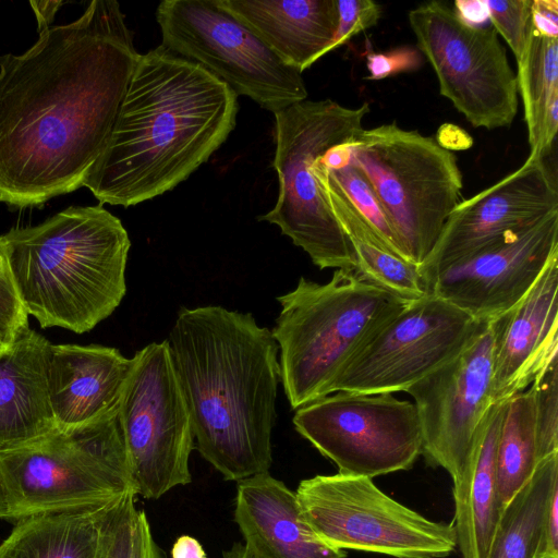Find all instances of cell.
<instances>
[{
  "label": "cell",
  "instance_id": "obj_35",
  "mask_svg": "<svg viewBox=\"0 0 558 558\" xmlns=\"http://www.w3.org/2000/svg\"><path fill=\"white\" fill-rule=\"evenodd\" d=\"M369 80H381L392 74L415 70L421 64V54L411 47H400L387 52H372L366 57Z\"/></svg>",
  "mask_w": 558,
  "mask_h": 558
},
{
  "label": "cell",
  "instance_id": "obj_31",
  "mask_svg": "<svg viewBox=\"0 0 558 558\" xmlns=\"http://www.w3.org/2000/svg\"><path fill=\"white\" fill-rule=\"evenodd\" d=\"M136 495L126 494L109 507L101 522L97 558H130Z\"/></svg>",
  "mask_w": 558,
  "mask_h": 558
},
{
  "label": "cell",
  "instance_id": "obj_2",
  "mask_svg": "<svg viewBox=\"0 0 558 558\" xmlns=\"http://www.w3.org/2000/svg\"><path fill=\"white\" fill-rule=\"evenodd\" d=\"M238 95L159 45L140 54L108 142L86 174L99 204L129 207L186 180L233 131Z\"/></svg>",
  "mask_w": 558,
  "mask_h": 558
},
{
  "label": "cell",
  "instance_id": "obj_36",
  "mask_svg": "<svg viewBox=\"0 0 558 558\" xmlns=\"http://www.w3.org/2000/svg\"><path fill=\"white\" fill-rule=\"evenodd\" d=\"M535 558H558V485L549 496Z\"/></svg>",
  "mask_w": 558,
  "mask_h": 558
},
{
  "label": "cell",
  "instance_id": "obj_16",
  "mask_svg": "<svg viewBox=\"0 0 558 558\" xmlns=\"http://www.w3.org/2000/svg\"><path fill=\"white\" fill-rule=\"evenodd\" d=\"M545 156L530 151L515 171L457 205L418 266L426 287L450 265L558 213L557 175L546 165Z\"/></svg>",
  "mask_w": 558,
  "mask_h": 558
},
{
  "label": "cell",
  "instance_id": "obj_13",
  "mask_svg": "<svg viewBox=\"0 0 558 558\" xmlns=\"http://www.w3.org/2000/svg\"><path fill=\"white\" fill-rule=\"evenodd\" d=\"M293 424L343 475L405 471L422 454L415 404L392 393L337 391L298 409Z\"/></svg>",
  "mask_w": 558,
  "mask_h": 558
},
{
  "label": "cell",
  "instance_id": "obj_11",
  "mask_svg": "<svg viewBox=\"0 0 558 558\" xmlns=\"http://www.w3.org/2000/svg\"><path fill=\"white\" fill-rule=\"evenodd\" d=\"M409 23L436 74L439 93L474 128L512 124L518 113L517 77L492 25L471 24L444 1L411 10Z\"/></svg>",
  "mask_w": 558,
  "mask_h": 558
},
{
  "label": "cell",
  "instance_id": "obj_15",
  "mask_svg": "<svg viewBox=\"0 0 558 558\" xmlns=\"http://www.w3.org/2000/svg\"><path fill=\"white\" fill-rule=\"evenodd\" d=\"M494 335L490 319L460 353L409 387L414 399L422 454L452 482L471 454L490 405Z\"/></svg>",
  "mask_w": 558,
  "mask_h": 558
},
{
  "label": "cell",
  "instance_id": "obj_42",
  "mask_svg": "<svg viewBox=\"0 0 558 558\" xmlns=\"http://www.w3.org/2000/svg\"><path fill=\"white\" fill-rule=\"evenodd\" d=\"M454 9L459 15L471 24L478 25L487 19V11L483 1H456Z\"/></svg>",
  "mask_w": 558,
  "mask_h": 558
},
{
  "label": "cell",
  "instance_id": "obj_45",
  "mask_svg": "<svg viewBox=\"0 0 558 558\" xmlns=\"http://www.w3.org/2000/svg\"><path fill=\"white\" fill-rule=\"evenodd\" d=\"M1 350H2V349L0 348V352H1Z\"/></svg>",
  "mask_w": 558,
  "mask_h": 558
},
{
  "label": "cell",
  "instance_id": "obj_5",
  "mask_svg": "<svg viewBox=\"0 0 558 558\" xmlns=\"http://www.w3.org/2000/svg\"><path fill=\"white\" fill-rule=\"evenodd\" d=\"M277 300L281 311L271 332L293 410L330 395L357 351L410 303L347 269L326 283L301 277Z\"/></svg>",
  "mask_w": 558,
  "mask_h": 558
},
{
  "label": "cell",
  "instance_id": "obj_41",
  "mask_svg": "<svg viewBox=\"0 0 558 558\" xmlns=\"http://www.w3.org/2000/svg\"><path fill=\"white\" fill-rule=\"evenodd\" d=\"M172 558H208L201 543L190 536L182 535L177 538L171 549Z\"/></svg>",
  "mask_w": 558,
  "mask_h": 558
},
{
  "label": "cell",
  "instance_id": "obj_14",
  "mask_svg": "<svg viewBox=\"0 0 558 558\" xmlns=\"http://www.w3.org/2000/svg\"><path fill=\"white\" fill-rule=\"evenodd\" d=\"M483 322L432 293L412 301L357 351L331 393L405 392L460 353Z\"/></svg>",
  "mask_w": 558,
  "mask_h": 558
},
{
  "label": "cell",
  "instance_id": "obj_4",
  "mask_svg": "<svg viewBox=\"0 0 558 558\" xmlns=\"http://www.w3.org/2000/svg\"><path fill=\"white\" fill-rule=\"evenodd\" d=\"M2 238L22 304L43 328L87 332L126 293L131 241L121 220L100 204L70 206Z\"/></svg>",
  "mask_w": 558,
  "mask_h": 558
},
{
  "label": "cell",
  "instance_id": "obj_6",
  "mask_svg": "<svg viewBox=\"0 0 558 558\" xmlns=\"http://www.w3.org/2000/svg\"><path fill=\"white\" fill-rule=\"evenodd\" d=\"M368 112L367 102L349 108L331 99H305L274 113L279 194L274 208L258 220L278 226L319 269L355 270L356 263L314 167L335 146L354 142Z\"/></svg>",
  "mask_w": 558,
  "mask_h": 558
},
{
  "label": "cell",
  "instance_id": "obj_27",
  "mask_svg": "<svg viewBox=\"0 0 558 558\" xmlns=\"http://www.w3.org/2000/svg\"><path fill=\"white\" fill-rule=\"evenodd\" d=\"M558 485V451L539 461L502 509L487 558H535L545 509Z\"/></svg>",
  "mask_w": 558,
  "mask_h": 558
},
{
  "label": "cell",
  "instance_id": "obj_40",
  "mask_svg": "<svg viewBox=\"0 0 558 558\" xmlns=\"http://www.w3.org/2000/svg\"><path fill=\"white\" fill-rule=\"evenodd\" d=\"M63 3L64 2L60 0H41L29 2L37 20L38 32H41L51 26L56 13Z\"/></svg>",
  "mask_w": 558,
  "mask_h": 558
},
{
  "label": "cell",
  "instance_id": "obj_20",
  "mask_svg": "<svg viewBox=\"0 0 558 558\" xmlns=\"http://www.w3.org/2000/svg\"><path fill=\"white\" fill-rule=\"evenodd\" d=\"M234 522L256 558H347L314 532L295 493L268 472L238 482Z\"/></svg>",
  "mask_w": 558,
  "mask_h": 558
},
{
  "label": "cell",
  "instance_id": "obj_19",
  "mask_svg": "<svg viewBox=\"0 0 558 558\" xmlns=\"http://www.w3.org/2000/svg\"><path fill=\"white\" fill-rule=\"evenodd\" d=\"M132 365L116 348L49 343L47 378L57 427L118 413Z\"/></svg>",
  "mask_w": 558,
  "mask_h": 558
},
{
  "label": "cell",
  "instance_id": "obj_12",
  "mask_svg": "<svg viewBox=\"0 0 558 558\" xmlns=\"http://www.w3.org/2000/svg\"><path fill=\"white\" fill-rule=\"evenodd\" d=\"M118 416L137 496L158 499L192 482L194 433L167 340L137 351Z\"/></svg>",
  "mask_w": 558,
  "mask_h": 558
},
{
  "label": "cell",
  "instance_id": "obj_23",
  "mask_svg": "<svg viewBox=\"0 0 558 558\" xmlns=\"http://www.w3.org/2000/svg\"><path fill=\"white\" fill-rule=\"evenodd\" d=\"M505 401L494 402L475 446L453 481L451 522L462 558H487L501 510L496 484V448Z\"/></svg>",
  "mask_w": 558,
  "mask_h": 558
},
{
  "label": "cell",
  "instance_id": "obj_44",
  "mask_svg": "<svg viewBox=\"0 0 558 558\" xmlns=\"http://www.w3.org/2000/svg\"><path fill=\"white\" fill-rule=\"evenodd\" d=\"M8 512H9L8 497H7V492H5L4 483L2 480V475L0 472V519H8Z\"/></svg>",
  "mask_w": 558,
  "mask_h": 558
},
{
  "label": "cell",
  "instance_id": "obj_39",
  "mask_svg": "<svg viewBox=\"0 0 558 558\" xmlns=\"http://www.w3.org/2000/svg\"><path fill=\"white\" fill-rule=\"evenodd\" d=\"M436 142L442 148L451 150H465L472 147V136L460 126L452 123H444L439 126Z\"/></svg>",
  "mask_w": 558,
  "mask_h": 558
},
{
  "label": "cell",
  "instance_id": "obj_34",
  "mask_svg": "<svg viewBox=\"0 0 558 558\" xmlns=\"http://www.w3.org/2000/svg\"><path fill=\"white\" fill-rule=\"evenodd\" d=\"M335 4L337 27L328 52L376 25L384 11L383 5L372 0H335Z\"/></svg>",
  "mask_w": 558,
  "mask_h": 558
},
{
  "label": "cell",
  "instance_id": "obj_9",
  "mask_svg": "<svg viewBox=\"0 0 558 558\" xmlns=\"http://www.w3.org/2000/svg\"><path fill=\"white\" fill-rule=\"evenodd\" d=\"M156 19L161 46L202 65L238 96L272 113L307 98L302 73L283 63L220 0H165Z\"/></svg>",
  "mask_w": 558,
  "mask_h": 558
},
{
  "label": "cell",
  "instance_id": "obj_1",
  "mask_svg": "<svg viewBox=\"0 0 558 558\" xmlns=\"http://www.w3.org/2000/svg\"><path fill=\"white\" fill-rule=\"evenodd\" d=\"M140 53L117 1L93 0L21 54L0 56V203L38 207L83 186Z\"/></svg>",
  "mask_w": 558,
  "mask_h": 558
},
{
  "label": "cell",
  "instance_id": "obj_30",
  "mask_svg": "<svg viewBox=\"0 0 558 558\" xmlns=\"http://www.w3.org/2000/svg\"><path fill=\"white\" fill-rule=\"evenodd\" d=\"M534 391L536 454L538 462L558 451V359L537 374Z\"/></svg>",
  "mask_w": 558,
  "mask_h": 558
},
{
  "label": "cell",
  "instance_id": "obj_43",
  "mask_svg": "<svg viewBox=\"0 0 558 558\" xmlns=\"http://www.w3.org/2000/svg\"><path fill=\"white\" fill-rule=\"evenodd\" d=\"M221 558H256L243 543L235 542L222 551Z\"/></svg>",
  "mask_w": 558,
  "mask_h": 558
},
{
  "label": "cell",
  "instance_id": "obj_24",
  "mask_svg": "<svg viewBox=\"0 0 558 558\" xmlns=\"http://www.w3.org/2000/svg\"><path fill=\"white\" fill-rule=\"evenodd\" d=\"M314 169L332 215L352 244L354 271L363 280L404 301L421 300L429 294L418 266L389 253L368 222L327 179L318 160Z\"/></svg>",
  "mask_w": 558,
  "mask_h": 558
},
{
  "label": "cell",
  "instance_id": "obj_3",
  "mask_svg": "<svg viewBox=\"0 0 558 558\" xmlns=\"http://www.w3.org/2000/svg\"><path fill=\"white\" fill-rule=\"evenodd\" d=\"M196 449L227 481L269 471L279 345L251 313L181 308L167 339Z\"/></svg>",
  "mask_w": 558,
  "mask_h": 558
},
{
  "label": "cell",
  "instance_id": "obj_7",
  "mask_svg": "<svg viewBox=\"0 0 558 558\" xmlns=\"http://www.w3.org/2000/svg\"><path fill=\"white\" fill-rule=\"evenodd\" d=\"M0 472L15 521L136 495L118 413L0 451Z\"/></svg>",
  "mask_w": 558,
  "mask_h": 558
},
{
  "label": "cell",
  "instance_id": "obj_32",
  "mask_svg": "<svg viewBox=\"0 0 558 558\" xmlns=\"http://www.w3.org/2000/svg\"><path fill=\"white\" fill-rule=\"evenodd\" d=\"M533 0H484L487 17L518 60L525 47L532 23Z\"/></svg>",
  "mask_w": 558,
  "mask_h": 558
},
{
  "label": "cell",
  "instance_id": "obj_33",
  "mask_svg": "<svg viewBox=\"0 0 558 558\" xmlns=\"http://www.w3.org/2000/svg\"><path fill=\"white\" fill-rule=\"evenodd\" d=\"M27 328L28 314L20 299L5 244L0 235V348H7Z\"/></svg>",
  "mask_w": 558,
  "mask_h": 558
},
{
  "label": "cell",
  "instance_id": "obj_38",
  "mask_svg": "<svg viewBox=\"0 0 558 558\" xmlns=\"http://www.w3.org/2000/svg\"><path fill=\"white\" fill-rule=\"evenodd\" d=\"M531 16L534 28L551 38H558V1L533 0Z\"/></svg>",
  "mask_w": 558,
  "mask_h": 558
},
{
  "label": "cell",
  "instance_id": "obj_29",
  "mask_svg": "<svg viewBox=\"0 0 558 558\" xmlns=\"http://www.w3.org/2000/svg\"><path fill=\"white\" fill-rule=\"evenodd\" d=\"M318 163L327 179L341 191L368 222L389 253L410 262L372 186L350 160L333 168H327L322 163L320 159Z\"/></svg>",
  "mask_w": 558,
  "mask_h": 558
},
{
  "label": "cell",
  "instance_id": "obj_26",
  "mask_svg": "<svg viewBox=\"0 0 558 558\" xmlns=\"http://www.w3.org/2000/svg\"><path fill=\"white\" fill-rule=\"evenodd\" d=\"M517 65L530 149L545 156L556 143L558 131V38L538 33L531 23Z\"/></svg>",
  "mask_w": 558,
  "mask_h": 558
},
{
  "label": "cell",
  "instance_id": "obj_8",
  "mask_svg": "<svg viewBox=\"0 0 558 558\" xmlns=\"http://www.w3.org/2000/svg\"><path fill=\"white\" fill-rule=\"evenodd\" d=\"M350 153L410 262L420 266L461 202L463 180L454 154L435 137L396 122L363 129Z\"/></svg>",
  "mask_w": 558,
  "mask_h": 558
},
{
  "label": "cell",
  "instance_id": "obj_10",
  "mask_svg": "<svg viewBox=\"0 0 558 558\" xmlns=\"http://www.w3.org/2000/svg\"><path fill=\"white\" fill-rule=\"evenodd\" d=\"M294 493L306 522L333 548L395 558H442L457 548L452 523L423 517L369 477L316 475L301 481Z\"/></svg>",
  "mask_w": 558,
  "mask_h": 558
},
{
  "label": "cell",
  "instance_id": "obj_22",
  "mask_svg": "<svg viewBox=\"0 0 558 558\" xmlns=\"http://www.w3.org/2000/svg\"><path fill=\"white\" fill-rule=\"evenodd\" d=\"M287 65L303 72L328 53L335 0H220Z\"/></svg>",
  "mask_w": 558,
  "mask_h": 558
},
{
  "label": "cell",
  "instance_id": "obj_18",
  "mask_svg": "<svg viewBox=\"0 0 558 558\" xmlns=\"http://www.w3.org/2000/svg\"><path fill=\"white\" fill-rule=\"evenodd\" d=\"M490 322L492 398L499 402L527 389L558 355V255L514 306Z\"/></svg>",
  "mask_w": 558,
  "mask_h": 558
},
{
  "label": "cell",
  "instance_id": "obj_25",
  "mask_svg": "<svg viewBox=\"0 0 558 558\" xmlns=\"http://www.w3.org/2000/svg\"><path fill=\"white\" fill-rule=\"evenodd\" d=\"M114 502L22 519L0 544V558H97L101 522Z\"/></svg>",
  "mask_w": 558,
  "mask_h": 558
},
{
  "label": "cell",
  "instance_id": "obj_37",
  "mask_svg": "<svg viewBox=\"0 0 558 558\" xmlns=\"http://www.w3.org/2000/svg\"><path fill=\"white\" fill-rule=\"evenodd\" d=\"M130 558H166L163 550L154 539L145 511H136L133 526Z\"/></svg>",
  "mask_w": 558,
  "mask_h": 558
},
{
  "label": "cell",
  "instance_id": "obj_28",
  "mask_svg": "<svg viewBox=\"0 0 558 558\" xmlns=\"http://www.w3.org/2000/svg\"><path fill=\"white\" fill-rule=\"evenodd\" d=\"M537 463L534 391L530 386L505 400L496 448V484L501 511L529 481Z\"/></svg>",
  "mask_w": 558,
  "mask_h": 558
},
{
  "label": "cell",
  "instance_id": "obj_21",
  "mask_svg": "<svg viewBox=\"0 0 558 558\" xmlns=\"http://www.w3.org/2000/svg\"><path fill=\"white\" fill-rule=\"evenodd\" d=\"M49 343L28 327L0 352V451L57 428L47 378Z\"/></svg>",
  "mask_w": 558,
  "mask_h": 558
},
{
  "label": "cell",
  "instance_id": "obj_17",
  "mask_svg": "<svg viewBox=\"0 0 558 558\" xmlns=\"http://www.w3.org/2000/svg\"><path fill=\"white\" fill-rule=\"evenodd\" d=\"M556 255L558 213L450 265L427 290L477 320L492 319L514 306Z\"/></svg>",
  "mask_w": 558,
  "mask_h": 558
}]
</instances>
